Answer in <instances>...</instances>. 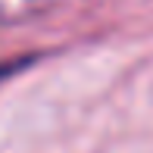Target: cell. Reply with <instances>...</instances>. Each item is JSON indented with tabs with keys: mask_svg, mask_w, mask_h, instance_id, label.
I'll list each match as a JSON object with an SVG mask.
<instances>
[{
	"mask_svg": "<svg viewBox=\"0 0 153 153\" xmlns=\"http://www.w3.org/2000/svg\"><path fill=\"white\" fill-rule=\"evenodd\" d=\"M19 66H22V62H16V66H0V78H3V75H10V72H16Z\"/></svg>",
	"mask_w": 153,
	"mask_h": 153,
	"instance_id": "1",
	"label": "cell"
}]
</instances>
